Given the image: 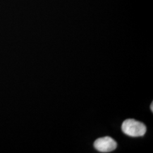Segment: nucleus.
I'll list each match as a JSON object with an SVG mask.
<instances>
[{
  "label": "nucleus",
  "mask_w": 153,
  "mask_h": 153,
  "mask_svg": "<svg viewBox=\"0 0 153 153\" xmlns=\"http://www.w3.org/2000/svg\"><path fill=\"white\" fill-rule=\"evenodd\" d=\"M122 131L130 137H142L146 131V126L140 121L129 119L124 121L121 126Z\"/></svg>",
  "instance_id": "f257e3e1"
},
{
  "label": "nucleus",
  "mask_w": 153,
  "mask_h": 153,
  "mask_svg": "<svg viewBox=\"0 0 153 153\" xmlns=\"http://www.w3.org/2000/svg\"><path fill=\"white\" fill-rule=\"evenodd\" d=\"M117 144L111 137H101L98 138L94 143V146L101 153L111 152L117 148Z\"/></svg>",
  "instance_id": "f03ea898"
},
{
  "label": "nucleus",
  "mask_w": 153,
  "mask_h": 153,
  "mask_svg": "<svg viewBox=\"0 0 153 153\" xmlns=\"http://www.w3.org/2000/svg\"><path fill=\"white\" fill-rule=\"evenodd\" d=\"M150 108H151V110H152V111L153 112V103L152 102V103L151 104V105H150Z\"/></svg>",
  "instance_id": "7ed1b4c3"
}]
</instances>
